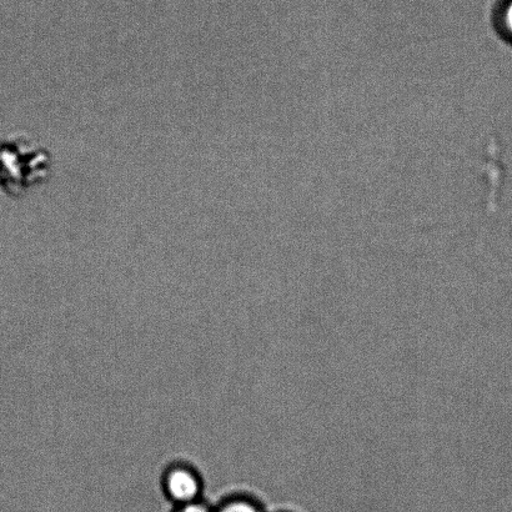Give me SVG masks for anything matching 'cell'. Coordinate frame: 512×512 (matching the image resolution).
<instances>
[{"label": "cell", "mask_w": 512, "mask_h": 512, "mask_svg": "<svg viewBox=\"0 0 512 512\" xmlns=\"http://www.w3.org/2000/svg\"><path fill=\"white\" fill-rule=\"evenodd\" d=\"M214 512H265L258 499L247 494H234L220 501Z\"/></svg>", "instance_id": "obj_4"}, {"label": "cell", "mask_w": 512, "mask_h": 512, "mask_svg": "<svg viewBox=\"0 0 512 512\" xmlns=\"http://www.w3.org/2000/svg\"><path fill=\"white\" fill-rule=\"evenodd\" d=\"M52 158L44 148L23 135L0 138V192L18 199L47 182Z\"/></svg>", "instance_id": "obj_1"}, {"label": "cell", "mask_w": 512, "mask_h": 512, "mask_svg": "<svg viewBox=\"0 0 512 512\" xmlns=\"http://www.w3.org/2000/svg\"><path fill=\"white\" fill-rule=\"evenodd\" d=\"M162 489L174 506L195 503L203 499L204 480L192 464L175 461L163 471Z\"/></svg>", "instance_id": "obj_2"}, {"label": "cell", "mask_w": 512, "mask_h": 512, "mask_svg": "<svg viewBox=\"0 0 512 512\" xmlns=\"http://www.w3.org/2000/svg\"><path fill=\"white\" fill-rule=\"evenodd\" d=\"M491 20L496 34L512 45V0H496Z\"/></svg>", "instance_id": "obj_3"}, {"label": "cell", "mask_w": 512, "mask_h": 512, "mask_svg": "<svg viewBox=\"0 0 512 512\" xmlns=\"http://www.w3.org/2000/svg\"><path fill=\"white\" fill-rule=\"evenodd\" d=\"M172 512H214V508L202 499L195 501V503L174 506Z\"/></svg>", "instance_id": "obj_5"}]
</instances>
